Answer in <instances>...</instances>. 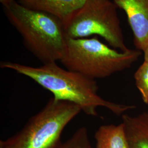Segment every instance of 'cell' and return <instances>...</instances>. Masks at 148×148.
<instances>
[{
	"mask_svg": "<svg viewBox=\"0 0 148 148\" xmlns=\"http://www.w3.org/2000/svg\"><path fill=\"white\" fill-rule=\"evenodd\" d=\"M140 56L139 50L122 52L110 47L97 37H66L65 51L60 62L66 69L95 79L130 68Z\"/></svg>",
	"mask_w": 148,
	"mask_h": 148,
	"instance_id": "cell-3",
	"label": "cell"
},
{
	"mask_svg": "<svg viewBox=\"0 0 148 148\" xmlns=\"http://www.w3.org/2000/svg\"><path fill=\"white\" fill-rule=\"evenodd\" d=\"M126 14L136 49L144 51L148 46V0H113Z\"/></svg>",
	"mask_w": 148,
	"mask_h": 148,
	"instance_id": "cell-6",
	"label": "cell"
},
{
	"mask_svg": "<svg viewBox=\"0 0 148 148\" xmlns=\"http://www.w3.org/2000/svg\"><path fill=\"white\" fill-rule=\"evenodd\" d=\"M96 148H130L122 123L101 126L95 134Z\"/></svg>",
	"mask_w": 148,
	"mask_h": 148,
	"instance_id": "cell-9",
	"label": "cell"
},
{
	"mask_svg": "<svg viewBox=\"0 0 148 148\" xmlns=\"http://www.w3.org/2000/svg\"><path fill=\"white\" fill-rule=\"evenodd\" d=\"M121 117L130 148H148V110L135 116L123 114Z\"/></svg>",
	"mask_w": 148,
	"mask_h": 148,
	"instance_id": "cell-8",
	"label": "cell"
},
{
	"mask_svg": "<svg viewBox=\"0 0 148 148\" xmlns=\"http://www.w3.org/2000/svg\"><path fill=\"white\" fill-rule=\"evenodd\" d=\"M87 0H18L19 3L35 11L46 13L62 21L64 27L85 5Z\"/></svg>",
	"mask_w": 148,
	"mask_h": 148,
	"instance_id": "cell-7",
	"label": "cell"
},
{
	"mask_svg": "<svg viewBox=\"0 0 148 148\" xmlns=\"http://www.w3.org/2000/svg\"><path fill=\"white\" fill-rule=\"evenodd\" d=\"M117 8L111 0H87L65 26L66 36L79 38L98 35L111 47L127 51L130 49L125 43Z\"/></svg>",
	"mask_w": 148,
	"mask_h": 148,
	"instance_id": "cell-5",
	"label": "cell"
},
{
	"mask_svg": "<svg viewBox=\"0 0 148 148\" xmlns=\"http://www.w3.org/2000/svg\"><path fill=\"white\" fill-rule=\"evenodd\" d=\"M81 110L72 103L49 99L20 131L0 141V148H57L64 130Z\"/></svg>",
	"mask_w": 148,
	"mask_h": 148,
	"instance_id": "cell-4",
	"label": "cell"
},
{
	"mask_svg": "<svg viewBox=\"0 0 148 148\" xmlns=\"http://www.w3.org/2000/svg\"><path fill=\"white\" fill-rule=\"evenodd\" d=\"M136 85L143 101L148 106V63L144 62L134 75Z\"/></svg>",
	"mask_w": 148,
	"mask_h": 148,
	"instance_id": "cell-11",
	"label": "cell"
},
{
	"mask_svg": "<svg viewBox=\"0 0 148 148\" xmlns=\"http://www.w3.org/2000/svg\"><path fill=\"white\" fill-rule=\"evenodd\" d=\"M57 148H93L90 142L87 128L80 127L64 143Z\"/></svg>",
	"mask_w": 148,
	"mask_h": 148,
	"instance_id": "cell-10",
	"label": "cell"
},
{
	"mask_svg": "<svg viewBox=\"0 0 148 148\" xmlns=\"http://www.w3.org/2000/svg\"><path fill=\"white\" fill-rule=\"evenodd\" d=\"M143 52H144V61L148 63V46L143 51Z\"/></svg>",
	"mask_w": 148,
	"mask_h": 148,
	"instance_id": "cell-13",
	"label": "cell"
},
{
	"mask_svg": "<svg viewBox=\"0 0 148 148\" xmlns=\"http://www.w3.org/2000/svg\"><path fill=\"white\" fill-rule=\"evenodd\" d=\"M18 0H0L1 3L3 5V7L10 5L11 3L14 1H17Z\"/></svg>",
	"mask_w": 148,
	"mask_h": 148,
	"instance_id": "cell-12",
	"label": "cell"
},
{
	"mask_svg": "<svg viewBox=\"0 0 148 148\" xmlns=\"http://www.w3.org/2000/svg\"><path fill=\"white\" fill-rule=\"evenodd\" d=\"M0 67L27 76L52 93L56 99L72 103L89 116H97V110L99 107L106 108L119 116L136 107L104 99L98 94V87L95 79L64 69L57 62L42 64L41 66L35 67L3 61L1 62Z\"/></svg>",
	"mask_w": 148,
	"mask_h": 148,
	"instance_id": "cell-1",
	"label": "cell"
},
{
	"mask_svg": "<svg viewBox=\"0 0 148 148\" xmlns=\"http://www.w3.org/2000/svg\"><path fill=\"white\" fill-rule=\"evenodd\" d=\"M10 23L21 35L24 46L42 64L63 57L66 36L63 23L55 16L14 1L5 7Z\"/></svg>",
	"mask_w": 148,
	"mask_h": 148,
	"instance_id": "cell-2",
	"label": "cell"
}]
</instances>
